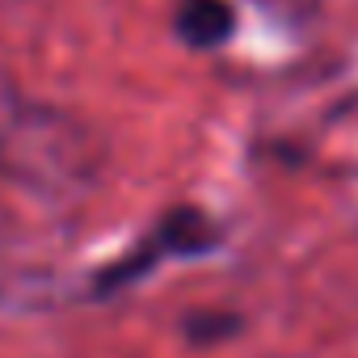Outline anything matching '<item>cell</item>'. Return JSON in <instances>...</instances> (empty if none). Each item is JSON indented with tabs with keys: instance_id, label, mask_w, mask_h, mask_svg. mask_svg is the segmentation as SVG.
<instances>
[{
	"instance_id": "1",
	"label": "cell",
	"mask_w": 358,
	"mask_h": 358,
	"mask_svg": "<svg viewBox=\"0 0 358 358\" xmlns=\"http://www.w3.org/2000/svg\"><path fill=\"white\" fill-rule=\"evenodd\" d=\"M224 245V228L211 211L194 207V203H177L169 211H160V220L127 249L118 253L110 266H101L89 282V299H110L127 287H135L139 278H148L156 266L164 262H182V257H203L215 253Z\"/></svg>"
},
{
	"instance_id": "2",
	"label": "cell",
	"mask_w": 358,
	"mask_h": 358,
	"mask_svg": "<svg viewBox=\"0 0 358 358\" xmlns=\"http://www.w3.org/2000/svg\"><path fill=\"white\" fill-rule=\"evenodd\" d=\"M173 34L190 51H215L236 34L232 0H177L173 5Z\"/></svg>"
},
{
	"instance_id": "3",
	"label": "cell",
	"mask_w": 358,
	"mask_h": 358,
	"mask_svg": "<svg viewBox=\"0 0 358 358\" xmlns=\"http://www.w3.org/2000/svg\"><path fill=\"white\" fill-rule=\"evenodd\" d=\"M236 324H241V316H236V312H220V308H203V312L186 316L190 341H220V337L232 333Z\"/></svg>"
}]
</instances>
